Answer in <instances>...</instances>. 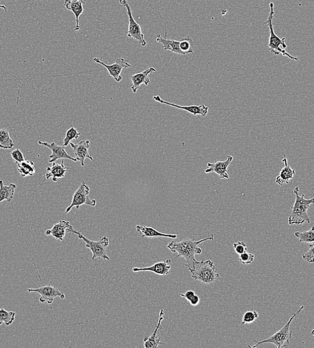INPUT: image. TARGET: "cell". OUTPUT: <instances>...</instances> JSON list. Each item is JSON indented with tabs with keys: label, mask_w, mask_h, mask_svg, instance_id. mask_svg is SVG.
Returning <instances> with one entry per match:
<instances>
[{
	"label": "cell",
	"mask_w": 314,
	"mask_h": 348,
	"mask_svg": "<svg viewBox=\"0 0 314 348\" xmlns=\"http://www.w3.org/2000/svg\"><path fill=\"white\" fill-rule=\"evenodd\" d=\"M213 240H214V236L213 234H211L208 237L198 241H196L194 238H186L179 242L172 241L167 247L171 252L177 253L178 255L175 257V259L178 257H183L186 261L184 265L189 269H191L197 261L195 258V255L202 253V249L199 247V244L205 241Z\"/></svg>",
	"instance_id": "cell-1"
},
{
	"label": "cell",
	"mask_w": 314,
	"mask_h": 348,
	"mask_svg": "<svg viewBox=\"0 0 314 348\" xmlns=\"http://www.w3.org/2000/svg\"><path fill=\"white\" fill-rule=\"evenodd\" d=\"M299 187H295L294 192L295 195V201L293 204L290 215L288 218V223L289 225H300L305 222L309 224L311 222L310 218L307 214V211L311 205L314 204V197L311 198H305L304 193L299 195Z\"/></svg>",
	"instance_id": "cell-2"
},
{
	"label": "cell",
	"mask_w": 314,
	"mask_h": 348,
	"mask_svg": "<svg viewBox=\"0 0 314 348\" xmlns=\"http://www.w3.org/2000/svg\"><path fill=\"white\" fill-rule=\"evenodd\" d=\"M303 309H304V306H301L300 308H299L296 312H295L294 314L292 315V316L289 318L286 324L285 325L282 329H280V330L277 331L274 335H272V336L261 341H253L252 343H256V344L254 345H249L248 347L255 348L261 344H263V343H273V344H274L278 348L288 346L289 342H290V339L293 337L292 332H291L290 328L291 323L292 322L293 319H294Z\"/></svg>",
	"instance_id": "cell-3"
},
{
	"label": "cell",
	"mask_w": 314,
	"mask_h": 348,
	"mask_svg": "<svg viewBox=\"0 0 314 348\" xmlns=\"http://www.w3.org/2000/svg\"><path fill=\"white\" fill-rule=\"evenodd\" d=\"M274 4L271 2L270 4V12L269 14L268 20L266 22V25L270 29V38H269V51L276 55H282L284 57H287L289 59L298 61V57H292L287 53L286 48L287 44L286 43V38H280L275 34L274 28H273L272 20L274 18L275 12L274 10Z\"/></svg>",
	"instance_id": "cell-4"
},
{
	"label": "cell",
	"mask_w": 314,
	"mask_h": 348,
	"mask_svg": "<svg viewBox=\"0 0 314 348\" xmlns=\"http://www.w3.org/2000/svg\"><path fill=\"white\" fill-rule=\"evenodd\" d=\"M190 270L193 279L205 284H212L219 277L217 268L212 261H197Z\"/></svg>",
	"instance_id": "cell-5"
},
{
	"label": "cell",
	"mask_w": 314,
	"mask_h": 348,
	"mask_svg": "<svg viewBox=\"0 0 314 348\" xmlns=\"http://www.w3.org/2000/svg\"><path fill=\"white\" fill-rule=\"evenodd\" d=\"M72 233L77 234L79 238L85 241V246L86 248H89L92 253V260L98 258L104 259V260H110V257L108 256L107 253H106V249L109 245V239L107 236H104L98 241H93L86 238L81 234V232L77 231L75 229L73 230Z\"/></svg>",
	"instance_id": "cell-6"
},
{
	"label": "cell",
	"mask_w": 314,
	"mask_h": 348,
	"mask_svg": "<svg viewBox=\"0 0 314 348\" xmlns=\"http://www.w3.org/2000/svg\"><path fill=\"white\" fill-rule=\"evenodd\" d=\"M89 193L90 187L86 184L85 182H83L77 190L74 193L71 205L66 209L65 213H69L74 207L79 209L80 207L84 205L90 206V207H95L96 201L90 198Z\"/></svg>",
	"instance_id": "cell-7"
},
{
	"label": "cell",
	"mask_w": 314,
	"mask_h": 348,
	"mask_svg": "<svg viewBox=\"0 0 314 348\" xmlns=\"http://www.w3.org/2000/svg\"><path fill=\"white\" fill-rule=\"evenodd\" d=\"M119 3L121 5L124 6L127 8V15L129 17V30L127 33V36L129 38H132L138 41L139 44L142 46H145L147 43L145 40V36L142 32L141 26L139 25L134 18H133L132 12H131V6H129L127 0H119Z\"/></svg>",
	"instance_id": "cell-8"
},
{
	"label": "cell",
	"mask_w": 314,
	"mask_h": 348,
	"mask_svg": "<svg viewBox=\"0 0 314 348\" xmlns=\"http://www.w3.org/2000/svg\"><path fill=\"white\" fill-rule=\"evenodd\" d=\"M93 61L105 67L109 75L118 82L122 80V77L121 75L122 70L131 67V65L125 59H117L116 62L112 65H106L98 58H94Z\"/></svg>",
	"instance_id": "cell-9"
},
{
	"label": "cell",
	"mask_w": 314,
	"mask_h": 348,
	"mask_svg": "<svg viewBox=\"0 0 314 348\" xmlns=\"http://www.w3.org/2000/svg\"><path fill=\"white\" fill-rule=\"evenodd\" d=\"M28 292L38 293L40 294L39 301L41 303H46L49 305L52 304L55 298L57 296L60 297L61 300H65V294L59 291L57 288L51 285L43 286V287L37 288V289H28Z\"/></svg>",
	"instance_id": "cell-10"
},
{
	"label": "cell",
	"mask_w": 314,
	"mask_h": 348,
	"mask_svg": "<svg viewBox=\"0 0 314 348\" xmlns=\"http://www.w3.org/2000/svg\"><path fill=\"white\" fill-rule=\"evenodd\" d=\"M233 160V156H227V160L225 161H218L216 163H208L207 168L205 170V174L209 173H215L218 175L219 178L221 179H227L229 180V176L228 174V167L231 164Z\"/></svg>",
	"instance_id": "cell-11"
},
{
	"label": "cell",
	"mask_w": 314,
	"mask_h": 348,
	"mask_svg": "<svg viewBox=\"0 0 314 348\" xmlns=\"http://www.w3.org/2000/svg\"><path fill=\"white\" fill-rule=\"evenodd\" d=\"M39 145L46 146L52 151V154L49 157V163H54L59 159H68L73 161V162H78L77 160L75 158L72 157L66 151L65 146H60L57 145L55 142L53 141L51 143H48V142H43L42 141H38Z\"/></svg>",
	"instance_id": "cell-12"
},
{
	"label": "cell",
	"mask_w": 314,
	"mask_h": 348,
	"mask_svg": "<svg viewBox=\"0 0 314 348\" xmlns=\"http://www.w3.org/2000/svg\"><path fill=\"white\" fill-rule=\"evenodd\" d=\"M74 229L73 226L71 225V222L61 220L57 223L53 224L51 229L47 230L45 234L46 236H52L57 241L65 242L64 238L67 232H71Z\"/></svg>",
	"instance_id": "cell-13"
},
{
	"label": "cell",
	"mask_w": 314,
	"mask_h": 348,
	"mask_svg": "<svg viewBox=\"0 0 314 348\" xmlns=\"http://www.w3.org/2000/svg\"><path fill=\"white\" fill-rule=\"evenodd\" d=\"M89 140L81 141L78 143H73L71 142L70 145L73 148L74 154L76 156V159L81 163V166H85V161L88 158L91 161H94L93 158L90 156L88 150L90 147Z\"/></svg>",
	"instance_id": "cell-14"
},
{
	"label": "cell",
	"mask_w": 314,
	"mask_h": 348,
	"mask_svg": "<svg viewBox=\"0 0 314 348\" xmlns=\"http://www.w3.org/2000/svg\"><path fill=\"white\" fill-rule=\"evenodd\" d=\"M153 100L160 104L167 105V106L175 107V108L182 109L188 113H191L194 115H201V116H205L207 115L209 111V107L205 106V105H201V106H181L178 105L171 104V103L165 102L162 100L160 96H153Z\"/></svg>",
	"instance_id": "cell-15"
},
{
	"label": "cell",
	"mask_w": 314,
	"mask_h": 348,
	"mask_svg": "<svg viewBox=\"0 0 314 348\" xmlns=\"http://www.w3.org/2000/svg\"><path fill=\"white\" fill-rule=\"evenodd\" d=\"M164 316H165V312L163 310H161L159 315V320L158 323L156 325L155 328L154 329L153 333L151 336L144 339V347L145 348H156L159 347V345L165 344L163 340L158 334L159 333L160 329L161 328V323L164 320Z\"/></svg>",
	"instance_id": "cell-16"
},
{
	"label": "cell",
	"mask_w": 314,
	"mask_h": 348,
	"mask_svg": "<svg viewBox=\"0 0 314 348\" xmlns=\"http://www.w3.org/2000/svg\"><path fill=\"white\" fill-rule=\"evenodd\" d=\"M171 262V259H167L165 261L156 263L151 267L143 268L134 267L133 269V271L135 273H138V272L141 271H151L157 274V275L165 276L169 275L170 271H171V266L170 265V263Z\"/></svg>",
	"instance_id": "cell-17"
},
{
	"label": "cell",
	"mask_w": 314,
	"mask_h": 348,
	"mask_svg": "<svg viewBox=\"0 0 314 348\" xmlns=\"http://www.w3.org/2000/svg\"><path fill=\"white\" fill-rule=\"evenodd\" d=\"M85 3L86 0H65L66 9L71 10L75 16L76 26L74 29L75 31H79L81 28L79 25V20L82 14L83 13V5Z\"/></svg>",
	"instance_id": "cell-18"
},
{
	"label": "cell",
	"mask_w": 314,
	"mask_h": 348,
	"mask_svg": "<svg viewBox=\"0 0 314 348\" xmlns=\"http://www.w3.org/2000/svg\"><path fill=\"white\" fill-rule=\"evenodd\" d=\"M156 72H157V70L155 68L151 67L145 70L142 73L135 74V75H133L131 77V80L133 83L132 86H131V90H133V92L134 93H136L139 88L140 87L142 84H145L146 86L149 85L150 82H151L149 75L150 74L156 73Z\"/></svg>",
	"instance_id": "cell-19"
},
{
	"label": "cell",
	"mask_w": 314,
	"mask_h": 348,
	"mask_svg": "<svg viewBox=\"0 0 314 348\" xmlns=\"http://www.w3.org/2000/svg\"><path fill=\"white\" fill-rule=\"evenodd\" d=\"M52 164V166L47 167L45 177L47 180L52 178L53 182H56L59 179L65 178L68 168L64 164V161H61L60 164L55 162Z\"/></svg>",
	"instance_id": "cell-20"
},
{
	"label": "cell",
	"mask_w": 314,
	"mask_h": 348,
	"mask_svg": "<svg viewBox=\"0 0 314 348\" xmlns=\"http://www.w3.org/2000/svg\"><path fill=\"white\" fill-rule=\"evenodd\" d=\"M282 162H284V167L280 171V175L276 177V184L283 186L284 184H289V181L292 180L293 177L295 175V170L291 168L290 166L287 162V159L286 155L284 156Z\"/></svg>",
	"instance_id": "cell-21"
},
{
	"label": "cell",
	"mask_w": 314,
	"mask_h": 348,
	"mask_svg": "<svg viewBox=\"0 0 314 348\" xmlns=\"http://www.w3.org/2000/svg\"><path fill=\"white\" fill-rule=\"evenodd\" d=\"M167 30H166L165 37H162L160 34L157 35L156 40L162 45L164 50L170 51L178 55H184V53L180 48V41L167 38Z\"/></svg>",
	"instance_id": "cell-22"
},
{
	"label": "cell",
	"mask_w": 314,
	"mask_h": 348,
	"mask_svg": "<svg viewBox=\"0 0 314 348\" xmlns=\"http://www.w3.org/2000/svg\"><path fill=\"white\" fill-rule=\"evenodd\" d=\"M137 231L141 234V237H167L170 238H177V234H169L158 231L155 228L146 226H136Z\"/></svg>",
	"instance_id": "cell-23"
},
{
	"label": "cell",
	"mask_w": 314,
	"mask_h": 348,
	"mask_svg": "<svg viewBox=\"0 0 314 348\" xmlns=\"http://www.w3.org/2000/svg\"><path fill=\"white\" fill-rule=\"evenodd\" d=\"M16 187L17 186L14 183L4 185L3 180H0V204L5 201L10 203L15 194Z\"/></svg>",
	"instance_id": "cell-24"
},
{
	"label": "cell",
	"mask_w": 314,
	"mask_h": 348,
	"mask_svg": "<svg viewBox=\"0 0 314 348\" xmlns=\"http://www.w3.org/2000/svg\"><path fill=\"white\" fill-rule=\"evenodd\" d=\"M16 165L18 166V172L21 175L22 178L32 176L36 174V169L35 168L34 163L31 161L24 160Z\"/></svg>",
	"instance_id": "cell-25"
},
{
	"label": "cell",
	"mask_w": 314,
	"mask_h": 348,
	"mask_svg": "<svg viewBox=\"0 0 314 348\" xmlns=\"http://www.w3.org/2000/svg\"><path fill=\"white\" fill-rule=\"evenodd\" d=\"M14 142L10 137L9 131L7 129H0V149L11 150L14 147Z\"/></svg>",
	"instance_id": "cell-26"
},
{
	"label": "cell",
	"mask_w": 314,
	"mask_h": 348,
	"mask_svg": "<svg viewBox=\"0 0 314 348\" xmlns=\"http://www.w3.org/2000/svg\"><path fill=\"white\" fill-rule=\"evenodd\" d=\"M16 314L14 312H8L4 309H0V325L5 323L9 326L13 323L16 319Z\"/></svg>",
	"instance_id": "cell-27"
},
{
	"label": "cell",
	"mask_w": 314,
	"mask_h": 348,
	"mask_svg": "<svg viewBox=\"0 0 314 348\" xmlns=\"http://www.w3.org/2000/svg\"><path fill=\"white\" fill-rule=\"evenodd\" d=\"M295 237L298 238L299 242L303 243L314 242V226L310 230L304 232H295Z\"/></svg>",
	"instance_id": "cell-28"
},
{
	"label": "cell",
	"mask_w": 314,
	"mask_h": 348,
	"mask_svg": "<svg viewBox=\"0 0 314 348\" xmlns=\"http://www.w3.org/2000/svg\"><path fill=\"white\" fill-rule=\"evenodd\" d=\"M194 42L193 39L191 38L190 36H186L184 38H182L180 40V50L184 53V55L186 54L194 53V51L193 50V45H194Z\"/></svg>",
	"instance_id": "cell-29"
},
{
	"label": "cell",
	"mask_w": 314,
	"mask_h": 348,
	"mask_svg": "<svg viewBox=\"0 0 314 348\" xmlns=\"http://www.w3.org/2000/svg\"><path fill=\"white\" fill-rule=\"evenodd\" d=\"M81 133L79 132V131L75 127L71 126V128L69 129V130L67 131L66 133V137L64 139L63 146L65 147H67L68 145H70V143L72 140H77L79 139L80 135H81Z\"/></svg>",
	"instance_id": "cell-30"
},
{
	"label": "cell",
	"mask_w": 314,
	"mask_h": 348,
	"mask_svg": "<svg viewBox=\"0 0 314 348\" xmlns=\"http://www.w3.org/2000/svg\"><path fill=\"white\" fill-rule=\"evenodd\" d=\"M259 318V314L256 311L248 310L243 314L242 318L241 325L249 324Z\"/></svg>",
	"instance_id": "cell-31"
},
{
	"label": "cell",
	"mask_w": 314,
	"mask_h": 348,
	"mask_svg": "<svg viewBox=\"0 0 314 348\" xmlns=\"http://www.w3.org/2000/svg\"><path fill=\"white\" fill-rule=\"evenodd\" d=\"M254 259H255V255L252 253L245 252L239 255V261L242 264L247 265L253 263Z\"/></svg>",
	"instance_id": "cell-32"
},
{
	"label": "cell",
	"mask_w": 314,
	"mask_h": 348,
	"mask_svg": "<svg viewBox=\"0 0 314 348\" xmlns=\"http://www.w3.org/2000/svg\"><path fill=\"white\" fill-rule=\"evenodd\" d=\"M233 248L236 253L239 255L247 252V244L245 242H242V241L233 243Z\"/></svg>",
	"instance_id": "cell-33"
},
{
	"label": "cell",
	"mask_w": 314,
	"mask_h": 348,
	"mask_svg": "<svg viewBox=\"0 0 314 348\" xmlns=\"http://www.w3.org/2000/svg\"><path fill=\"white\" fill-rule=\"evenodd\" d=\"M10 154H11L12 159H13L16 164H18V163L23 162V161L25 160V159H24L23 154H22L21 150H20L19 148H17V149H16L15 150H13V151H12Z\"/></svg>",
	"instance_id": "cell-34"
},
{
	"label": "cell",
	"mask_w": 314,
	"mask_h": 348,
	"mask_svg": "<svg viewBox=\"0 0 314 348\" xmlns=\"http://www.w3.org/2000/svg\"><path fill=\"white\" fill-rule=\"evenodd\" d=\"M309 249L307 253L302 255V258L309 263H314V242L309 245Z\"/></svg>",
	"instance_id": "cell-35"
},
{
	"label": "cell",
	"mask_w": 314,
	"mask_h": 348,
	"mask_svg": "<svg viewBox=\"0 0 314 348\" xmlns=\"http://www.w3.org/2000/svg\"><path fill=\"white\" fill-rule=\"evenodd\" d=\"M196 293H195L194 291H188L184 294H179V295L180 296H182V297L185 298L189 302H190L192 300V299L194 297L195 295H196Z\"/></svg>",
	"instance_id": "cell-36"
},
{
	"label": "cell",
	"mask_w": 314,
	"mask_h": 348,
	"mask_svg": "<svg viewBox=\"0 0 314 348\" xmlns=\"http://www.w3.org/2000/svg\"><path fill=\"white\" fill-rule=\"evenodd\" d=\"M200 296L198 295H195L194 297L192 299V300L190 302L191 305L193 306H198L199 304H200Z\"/></svg>",
	"instance_id": "cell-37"
},
{
	"label": "cell",
	"mask_w": 314,
	"mask_h": 348,
	"mask_svg": "<svg viewBox=\"0 0 314 348\" xmlns=\"http://www.w3.org/2000/svg\"><path fill=\"white\" fill-rule=\"evenodd\" d=\"M0 8H3L4 11L7 12L8 8L5 5H0Z\"/></svg>",
	"instance_id": "cell-38"
},
{
	"label": "cell",
	"mask_w": 314,
	"mask_h": 348,
	"mask_svg": "<svg viewBox=\"0 0 314 348\" xmlns=\"http://www.w3.org/2000/svg\"><path fill=\"white\" fill-rule=\"evenodd\" d=\"M311 335H312L313 336H314V329L311 331Z\"/></svg>",
	"instance_id": "cell-39"
}]
</instances>
